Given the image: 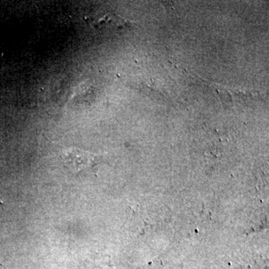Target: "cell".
Returning <instances> with one entry per match:
<instances>
[{
  "instance_id": "6da1fadb",
  "label": "cell",
  "mask_w": 269,
  "mask_h": 269,
  "mask_svg": "<svg viewBox=\"0 0 269 269\" xmlns=\"http://www.w3.org/2000/svg\"><path fill=\"white\" fill-rule=\"evenodd\" d=\"M61 158L64 166L74 174L93 168L100 162L99 155L76 147L64 149L61 151Z\"/></svg>"
}]
</instances>
